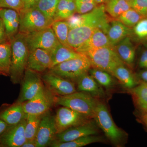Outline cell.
Segmentation results:
<instances>
[{"mask_svg":"<svg viewBox=\"0 0 147 147\" xmlns=\"http://www.w3.org/2000/svg\"><path fill=\"white\" fill-rule=\"evenodd\" d=\"M0 147H3L2 145L1 144V142H0Z\"/></svg>","mask_w":147,"mask_h":147,"instance_id":"681fc988","label":"cell"},{"mask_svg":"<svg viewBox=\"0 0 147 147\" xmlns=\"http://www.w3.org/2000/svg\"><path fill=\"white\" fill-rule=\"evenodd\" d=\"M0 8L12 9L18 13L24 9L22 0H0Z\"/></svg>","mask_w":147,"mask_h":147,"instance_id":"74e56055","label":"cell"},{"mask_svg":"<svg viewBox=\"0 0 147 147\" xmlns=\"http://www.w3.org/2000/svg\"><path fill=\"white\" fill-rule=\"evenodd\" d=\"M98 133V126L96 123L89 121L57 134L55 141L59 142H69L85 136L96 135Z\"/></svg>","mask_w":147,"mask_h":147,"instance_id":"4fadbf2b","label":"cell"},{"mask_svg":"<svg viewBox=\"0 0 147 147\" xmlns=\"http://www.w3.org/2000/svg\"><path fill=\"white\" fill-rule=\"evenodd\" d=\"M125 1H127L128 2H130L131 1H132V0H125Z\"/></svg>","mask_w":147,"mask_h":147,"instance_id":"f907efd6","label":"cell"},{"mask_svg":"<svg viewBox=\"0 0 147 147\" xmlns=\"http://www.w3.org/2000/svg\"><path fill=\"white\" fill-rule=\"evenodd\" d=\"M108 46H114L111 44L107 34L100 29L96 28L91 36L75 51L84 55L89 51Z\"/></svg>","mask_w":147,"mask_h":147,"instance_id":"d6986e66","label":"cell"},{"mask_svg":"<svg viewBox=\"0 0 147 147\" xmlns=\"http://www.w3.org/2000/svg\"><path fill=\"white\" fill-rule=\"evenodd\" d=\"M139 65L141 68L147 69V49L142 52L139 58Z\"/></svg>","mask_w":147,"mask_h":147,"instance_id":"ab89813d","label":"cell"},{"mask_svg":"<svg viewBox=\"0 0 147 147\" xmlns=\"http://www.w3.org/2000/svg\"><path fill=\"white\" fill-rule=\"evenodd\" d=\"M7 38L5 34L4 26L2 20L0 18V43L7 42Z\"/></svg>","mask_w":147,"mask_h":147,"instance_id":"60d3db41","label":"cell"},{"mask_svg":"<svg viewBox=\"0 0 147 147\" xmlns=\"http://www.w3.org/2000/svg\"><path fill=\"white\" fill-rule=\"evenodd\" d=\"M26 118L15 125L9 126L0 136V142L3 147H22L26 141L25 127Z\"/></svg>","mask_w":147,"mask_h":147,"instance_id":"9a60e30c","label":"cell"},{"mask_svg":"<svg viewBox=\"0 0 147 147\" xmlns=\"http://www.w3.org/2000/svg\"><path fill=\"white\" fill-rule=\"evenodd\" d=\"M76 12L75 0H60L54 16V21L68 19Z\"/></svg>","mask_w":147,"mask_h":147,"instance_id":"484cf974","label":"cell"},{"mask_svg":"<svg viewBox=\"0 0 147 147\" xmlns=\"http://www.w3.org/2000/svg\"><path fill=\"white\" fill-rule=\"evenodd\" d=\"M102 138L96 135H90L81 137L65 142H54L50 146L52 147H82L92 143L102 142Z\"/></svg>","mask_w":147,"mask_h":147,"instance_id":"f546056e","label":"cell"},{"mask_svg":"<svg viewBox=\"0 0 147 147\" xmlns=\"http://www.w3.org/2000/svg\"><path fill=\"white\" fill-rule=\"evenodd\" d=\"M138 78L142 80V82L147 83V69L140 71L137 74Z\"/></svg>","mask_w":147,"mask_h":147,"instance_id":"7bdbcfd3","label":"cell"},{"mask_svg":"<svg viewBox=\"0 0 147 147\" xmlns=\"http://www.w3.org/2000/svg\"><path fill=\"white\" fill-rule=\"evenodd\" d=\"M57 134L55 116L48 111L41 117L35 138L36 147L50 146L55 141Z\"/></svg>","mask_w":147,"mask_h":147,"instance_id":"7c38bea8","label":"cell"},{"mask_svg":"<svg viewBox=\"0 0 147 147\" xmlns=\"http://www.w3.org/2000/svg\"><path fill=\"white\" fill-rule=\"evenodd\" d=\"M18 32L27 34L51 27L53 22L36 7L23 9L19 12Z\"/></svg>","mask_w":147,"mask_h":147,"instance_id":"52a82bcc","label":"cell"},{"mask_svg":"<svg viewBox=\"0 0 147 147\" xmlns=\"http://www.w3.org/2000/svg\"><path fill=\"white\" fill-rule=\"evenodd\" d=\"M42 115H27L25 125V135L27 140L35 139Z\"/></svg>","mask_w":147,"mask_h":147,"instance_id":"d6a6232c","label":"cell"},{"mask_svg":"<svg viewBox=\"0 0 147 147\" xmlns=\"http://www.w3.org/2000/svg\"><path fill=\"white\" fill-rule=\"evenodd\" d=\"M105 4L98 5L92 10L85 14H74L66 20L69 30L85 24L95 25L106 34L110 25V20L106 13Z\"/></svg>","mask_w":147,"mask_h":147,"instance_id":"5b68a950","label":"cell"},{"mask_svg":"<svg viewBox=\"0 0 147 147\" xmlns=\"http://www.w3.org/2000/svg\"><path fill=\"white\" fill-rule=\"evenodd\" d=\"M117 54L125 64L131 67L135 58V48L130 36H127L115 46Z\"/></svg>","mask_w":147,"mask_h":147,"instance_id":"603a6c76","label":"cell"},{"mask_svg":"<svg viewBox=\"0 0 147 147\" xmlns=\"http://www.w3.org/2000/svg\"><path fill=\"white\" fill-rule=\"evenodd\" d=\"M84 55L88 58L92 67L107 71L112 75L117 67L125 64L117 54L115 46L100 47L89 51Z\"/></svg>","mask_w":147,"mask_h":147,"instance_id":"277c9868","label":"cell"},{"mask_svg":"<svg viewBox=\"0 0 147 147\" xmlns=\"http://www.w3.org/2000/svg\"><path fill=\"white\" fill-rule=\"evenodd\" d=\"M98 102L96 98L83 92L55 97L57 105L70 108L89 119L93 118Z\"/></svg>","mask_w":147,"mask_h":147,"instance_id":"7a4b0ae2","label":"cell"},{"mask_svg":"<svg viewBox=\"0 0 147 147\" xmlns=\"http://www.w3.org/2000/svg\"><path fill=\"white\" fill-rule=\"evenodd\" d=\"M129 91L138 108L144 113H147V82H142Z\"/></svg>","mask_w":147,"mask_h":147,"instance_id":"83f0119b","label":"cell"},{"mask_svg":"<svg viewBox=\"0 0 147 147\" xmlns=\"http://www.w3.org/2000/svg\"><path fill=\"white\" fill-rule=\"evenodd\" d=\"M8 126V125L4 121L0 119V136L6 130Z\"/></svg>","mask_w":147,"mask_h":147,"instance_id":"ee69618b","label":"cell"},{"mask_svg":"<svg viewBox=\"0 0 147 147\" xmlns=\"http://www.w3.org/2000/svg\"><path fill=\"white\" fill-rule=\"evenodd\" d=\"M0 18L4 26L7 38L10 41L19 32V13L12 9L0 8Z\"/></svg>","mask_w":147,"mask_h":147,"instance_id":"ac0fdd59","label":"cell"},{"mask_svg":"<svg viewBox=\"0 0 147 147\" xmlns=\"http://www.w3.org/2000/svg\"><path fill=\"white\" fill-rule=\"evenodd\" d=\"M20 94L16 102L23 103L36 95L43 86L42 77L39 73L27 68L21 81Z\"/></svg>","mask_w":147,"mask_h":147,"instance_id":"30bf717a","label":"cell"},{"mask_svg":"<svg viewBox=\"0 0 147 147\" xmlns=\"http://www.w3.org/2000/svg\"><path fill=\"white\" fill-rule=\"evenodd\" d=\"M25 35L29 51L39 48L50 52L60 43L51 27Z\"/></svg>","mask_w":147,"mask_h":147,"instance_id":"ba28073f","label":"cell"},{"mask_svg":"<svg viewBox=\"0 0 147 147\" xmlns=\"http://www.w3.org/2000/svg\"><path fill=\"white\" fill-rule=\"evenodd\" d=\"M53 93L43 87L39 92L30 100L22 103L27 115H42L48 112L55 103Z\"/></svg>","mask_w":147,"mask_h":147,"instance_id":"9c48e42d","label":"cell"},{"mask_svg":"<svg viewBox=\"0 0 147 147\" xmlns=\"http://www.w3.org/2000/svg\"><path fill=\"white\" fill-rule=\"evenodd\" d=\"M9 41L11 56L9 76L12 84H21L27 69L30 52L26 35L18 32Z\"/></svg>","mask_w":147,"mask_h":147,"instance_id":"6da1fadb","label":"cell"},{"mask_svg":"<svg viewBox=\"0 0 147 147\" xmlns=\"http://www.w3.org/2000/svg\"><path fill=\"white\" fill-rule=\"evenodd\" d=\"M51 27L59 42L64 46L71 48L68 45L67 42L69 28L67 21L63 20L53 21Z\"/></svg>","mask_w":147,"mask_h":147,"instance_id":"1f68e13d","label":"cell"},{"mask_svg":"<svg viewBox=\"0 0 147 147\" xmlns=\"http://www.w3.org/2000/svg\"><path fill=\"white\" fill-rule=\"evenodd\" d=\"M88 72L102 87L106 89H111L115 86V81L112 74L107 71L93 67L90 69Z\"/></svg>","mask_w":147,"mask_h":147,"instance_id":"4dcf8cb0","label":"cell"},{"mask_svg":"<svg viewBox=\"0 0 147 147\" xmlns=\"http://www.w3.org/2000/svg\"><path fill=\"white\" fill-rule=\"evenodd\" d=\"M132 34L131 28L127 27L117 19H114L110 22L106 34L112 45L115 46L126 37L130 36Z\"/></svg>","mask_w":147,"mask_h":147,"instance_id":"7402d4cb","label":"cell"},{"mask_svg":"<svg viewBox=\"0 0 147 147\" xmlns=\"http://www.w3.org/2000/svg\"><path fill=\"white\" fill-rule=\"evenodd\" d=\"M60 0H39L35 7L39 9L47 18L54 21L56 9Z\"/></svg>","mask_w":147,"mask_h":147,"instance_id":"e575fe53","label":"cell"},{"mask_svg":"<svg viewBox=\"0 0 147 147\" xmlns=\"http://www.w3.org/2000/svg\"><path fill=\"white\" fill-rule=\"evenodd\" d=\"M11 56L10 41L0 43V75L9 76Z\"/></svg>","mask_w":147,"mask_h":147,"instance_id":"4316f807","label":"cell"},{"mask_svg":"<svg viewBox=\"0 0 147 147\" xmlns=\"http://www.w3.org/2000/svg\"><path fill=\"white\" fill-rule=\"evenodd\" d=\"M112 76H115L124 88L129 90L139 84L137 78L125 64L117 67L113 71Z\"/></svg>","mask_w":147,"mask_h":147,"instance_id":"d4e9b609","label":"cell"},{"mask_svg":"<svg viewBox=\"0 0 147 147\" xmlns=\"http://www.w3.org/2000/svg\"><path fill=\"white\" fill-rule=\"evenodd\" d=\"M132 34L138 39L147 38V18L141 19L132 28Z\"/></svg>","mask_w":147,"mask_h":147,"instance_id":"d590c367","label":"cell"},{"mask_svg":"<svg viewBox=\"0 0 147 147\" xmlns=\"http://www.w3.org/2000/svg\"><path fill=\"white\" fill-rule=\"evenodd\" d=\"M93 118L111 143L120 146L124 142L127 135L116 125L104 103L98 102Z\"/></svg>","mask_w":147,"mask_h":147,"instance_id":"3957f363","label":"cell"},{"mask_svg":"<svg viewBox=\"0 0 147 147\" xmlns=\"http://www.w3.org/2000/svg\"><path fill=\"white\" fill-rule=\"evenodd\" d=\"M129 2L131 8L144 18H147V0H132Z\"/></svg>","mask_w":147,"mask_h":147,"instance_id":"8d00e7d4","label":"cell"},{"mask_svg":"<svg viewBox=\"0 0 147 147\" xmlns=\"http://www.w3.org/2000/svg\"><path fill=\"white\" fill-rule=\"evenodd\" d=\"M96 28H98L95 25L85 24L70 29L67 39L68 45L72 49L76 50L91 36Z\"/></svg>","mask_w":147,"mask_h":147,"instance_id":"e0dca14e","label":"cell"},{"mask_svg":"<svg viewBox=\"0 0 147 147\" xmlns=\"http://www.w3.org/2000/svg\"><path fill=\"white\" fill-rule=\"evenodd\" d=\"M76 82L78 91L87 93L95 98H101L105 96L102 87L88 72L80 76Z\"/></svg>","mask_w":147,"mask_h":147,"instance_id":"44dd1931","label":"cell"},{"mask_svg":"<svg viewBox=\"0 0 147 147\" xmlns=\"http://www.w3.org/2000/svg\"><path fill=\"white\" fill-rule=\"evenodd\" d=\"M145 18L132 8L123 13L116 19L126 26L132 28L141 19Z\"/></svg>","mask_w":147,"mask_h":147,"instance_id":"836d02e7","label":"cell"},{"mask_svg":"<svg viewBox=\"0 0 147 147\" xmlns=\"http://www.w3.org/2000/svg\"><path fill=\"white\" fill-rule=\"evenodd\" d=\"M76 4L82 3L91 2L95 1L94 0H75Z\"/></svg>","mask_w":147,"mask_h":147,"instance_id":"bcb514c9","label":"cell"},{"mask_svg":"<svg viewBox=\"0 0 147 147\" xmlns=\"http://www.w3.org/2000/svg\"><path fill=\"white\" fill-rule=\"evenodd\" d=\"M91 64L84 55L81 57L71 59L54 66L49 71L70 81H77L80 76L88 72Z\"/></svg>","mask_w":147,"mask_h":147,"instance_id":"8992f818","label":"cell"},{"mask_svg":"<svg viewBox=\"0 0 147 147\" xmlns=\"http://www.w3.org/2000/svg\"><path fill=\"white\" fill-rule=\"evenodd\" d=\"M55 117L57 134L70 127L85 123L88 121L90 119L64 106L58 109Z\"/></svg>","mask_w":147,"mask_h":147,"instance_id":"8fae6325","label":"cell"},{"mask_svg":"<svg viewBox=\"0 0 147 147\" xmlns=\"http://www.w3.org/2000/svg\"><path fill=\"white\" fill-rule=\"evenodd\" d=\"M104 4L105 11L114 19L131 8L130 3L125 0H109Z\"/></svg>","mask_w":147,"mask_h":147,"instance_id":"f1b7e54d","label":"cell"},{"mask_svg":"<svg viewBox=\"0 0 147 147\" xmlns=\"http://www.w3.org/2000/svg\"><path fill=\"white\" fill-rule=\"evenodd\" d=\"M109 0H94L95 2L98 5L101 4H105L108 2Z\"/></svg>","mask_w":147,"mask_h":147,"instance_id":"c3c4849f","label":"cell"},{"mask_svg":"<svg viewBox=\"0 0 147 147\" xmlns=\"http://www.w3.org/2000/svg\"><path fill=\"white\" fill-rule=\"evenodd\" d=\"M52 59L50 51L36 49L29 52L27 68L42 73L52 67Z\"/></svg>","mask_w":147,"mask_h":147,"instance_id":"2e32d148","label":"cell"},{"mask_svg":"<svg viewBox=\"0 0 147 147\" xmlns=\"http://www.w3.org/2000/svg\"><path fill=\"white\" fill-rule=\"evenodd\" d=\"M39 1V0H22L24 9L35 7Z\"/></svg>","mask_w":147,"mask_h":147,"instance_id":"b9f144b4","label":"cell"},{"mask_svg":"<svg viewBox=\"0 0 147 147\" xmlns=\"http://www.w3.org/2000/svg\"><path fill=\"white\" fill-rule=\"evenodd\" d=\"M142 120L147 128V113H144L142 116Z\"/></svg>","mask_w":147,"mask_h":147,"instance_id":"7dc6e473","label":"cell"},{"mask_svg":"<svg viewBox=\"0 0 147 147\" xmlns=\"http://www.w3.org/2000/svg\"><path fill=\"white\" fill-rule=\"evenodd\" d=\"M50 53L53 62L52 67L65 61L84 56L73 49L64 46L60 42L50 51Z\"/></svg>","mask_w":147,"mask_h":147,"instance_id":"cb8c5ba5","label":"cell"},{"mask_svg":"<svg viewBox=\"0 0 147 147\" xmlns=\"http://www.w3.org/2000/svg\"><path fill=\"white\" fill-rule=\"evenodd\" d=\"M26 117L22 103L16 102L12 104L5 105L0 109V119L9 126L15 125L21 122Z\"/></svg>","mask_w":147,"mask_h":147,"instance_id":"ffe728a7","label":"cell"},{"mask_svg":"<svg viewBox=\"0 0 147 147\" xmlns=\"http://www.w3.org/2000/svg\"><path fill=\"white\" fill-rule=\"evenodd\" d=\"M76 12L79 14H85L91 11L98 5L95 2L84 3L76 4Z\"/></svg>","mask_w":147,"mask_h":147,"instance_id":"f35d334b","label":"cell"},{"mask_svg":"<svg viewBox=\"0 0 147 147\" xmlns=\"http://www.w3.org/2000/svg\"><path fill=\"white\" fill-rule=\"evenodd\" d=\"M42 79L47 89L53 94L65 96L76 92V87L71 81L50 71L45 74L42 76Z\"/></svg>","mask_w":147,"mask_h":147,"instance_id":"5bb4252c","label":"cell"},{"mask_svg":"<svg viewBox=\"0 0 147 147\" xmlns=\"http://www.w3.org/2000/svg\"><path fill=\"white\" fill-rule=\"evenodd\" d=\"M22 147H36L35 139L27 140Z\"/></svg>","mask_w":147,"mask_h":147,"instance_id":"f6af8a7d","label":"cell"}]
</instances>
